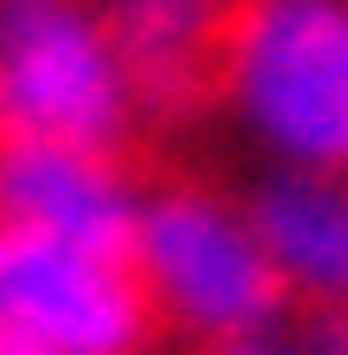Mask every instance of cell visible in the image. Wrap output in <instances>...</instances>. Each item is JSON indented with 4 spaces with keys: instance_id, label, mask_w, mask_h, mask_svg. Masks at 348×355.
Segmentation results:
<instances>
[{
    "instance_id": "1",
    "label": "cell",
    "mask_w": 348,
    "mask_h": 355,
    "mask_svg": "<svg viewBox=\"0 0 348 355\" xmlns=\"http://www.w3.org/2000/svg\"><path fill=\"white\" fill-rule=\"evenodd\" d=\"M209 108L263 170H348V0H232Z\"/></svg>"
},
{
    "instance_id": "2",
    "label": "cell",
    "mask_w": 348,
    "mask_h": 355,
    "mask_svg": "<svg viewBox=\"0 0 348 355\" xmlns=\"http://www.w3.org/2000/svg\"><path fill=\"white\" fill-rule=\"evenodd\" d=\"M124 263L140 278L155 340H179L194 355L286 324V286H279V270L263 255L248 193H224L209 178L140 186Z\"/></svg>"
},
{
    "instance_id": "3",
    "label": "cell",
    "mask_w": 348,
    "mask_h": 355,
    "mask_svg": "<svg viewBox=\"0 0 348 355\" xmlns=\"http://www.w3.org/2000/svg\"><path fill=\"white\" fill-rule=\"evenodd\" d=\"M0 132L132 155L147 116L93 0H0Z\"/></svg>"
},
{
    "instance_id": "4",
    "label": "cell",
    "mask_w": 348,
    "mask_h": 355,
    "mask_svg": "<svg viewBox=\"0 0 348 355\" xmlns=\"http://www.w3.org/2000/svg\"><path fill=\"white\" fill-rule=\"evenodd\" d=\"M0 332L47 355H147L155 324L124 255L0 224Z\"/></svg>"
},
{
    "instance_id": "5",
    "label": "cell",
    "mask_w": 348,
    "mask_h": 355,
    "mask_svg": "<svg viewBox=\"0 0 348 355\" xmlns=\"http://www.w3.org/2000/svg\"><path fill=\"white\" fill-rule=\"evenodd\" d=\"M132 216H140V170L124 155H93V147H63V139H8L0 132V224L124 255Z\"/></svg>"
},
{
    "instance_id": "6",
    "label": "cell",
    "mask_w": 348,
    "mask_h": 355,
    "mask_svg": "<svg viewBox=\"0 0 348 355\" xmlns=\"http://www.w3.org/2000/svg\"><path fill=\"white\" fill-rule=\"evenodd\" d=\"M93 16L140 93L147 124H179V116L209 108L232 0H93Z\"/></svg>"
},
{
    "instance_id": "7",
    "label": "cell",
    "mask_w": 348,
    "mask_h": 355,
    "mask_svg": "<svg viewBox=\"0 0 348 355\" xmlns=\"http://www.w3.org/2000/svg\"><path fill=\"white\" fill-rule=\"evenodd\" d=\"M248 216L286 309H348V170H263Z\"/></svg>"
},
{
    "instance_id": "8",
    "label": "cell",
    "mask_w": 348,
    "mask_h": 355,
    "mask_svg": "<svg viewBox=\"0 0 348 355\" xmlns=\"http://www.w3.org/2000/svg\"><path fill=\"white\" fill-rule=\"evenodd\" d=\"M286 332L302 355H348V309H302V324H286Z\"/></svg>"
},
{
    "instance_id": "9",
    "label": "cell",
    "mask_w": 348,
    "mask_h": 355,
    "mask_svg": "<svg viewBox=\"0 0 348 355\" xmlns=\"http://www.w3.org/2000/svg\"><path fill=\"white\" fill-rule=\"evenodd\" d=\"M209 355H302V347H295L286 324H271V332H248V340H224V347H209Z\"/></svg>"
},
{
    "instance_id": "10",
    "label": "cell",
    "mask_w": 348,
    "mask_h": 355,
    "mask_svg": "<svg viewBox=\"0 0 348 355\" xmlns=\"http://www.w3.org/2000/svg\"><path fill=\"white\" fill-rule=\"evenodd\" d=\"M147 355H155V347H147Z\"/></svg>"
}]
</instances>
